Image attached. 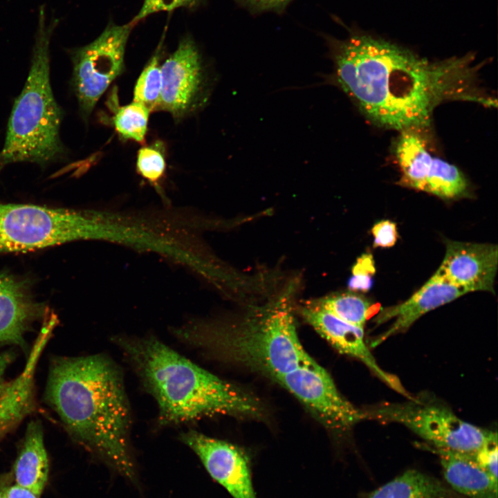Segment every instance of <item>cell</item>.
<instances>
[{"mask_svg":"<svg viewBox=\"0 0 498 498\" xmlns=\"http://www.w3.org/2000/svg\"><path fill=\"white\" fill-rule=\"evenodd\" d=\"M328 40L334 66L331 82L378 127L418 131L445 100H477L470 95L475 69L470 56L432 62L367 35Z\"/></svg>","mask_w":498,"mask_h":498,"instance_id":"cell-1","label":"cell"},{"mask_svg":"<svg viewBox=\"0 0 498 498\" xmlns=\"http://www.w3.org/2000/svg\"><path fill=\"white\" fill-rule=\"evenodd\" d=\"M45 400L70 436L120 473L131 479L130 408L122 374L104 354L55 357Z\"/></svg>","mask_w":498,"mask_h":498,"instance_id":"cell-2","label":"cell"},{"mask_svg":"<svg viewBox=\"0 0 498 498\" xmlns=\"http://www.w3.org/2000/svg\"><path fill=\"white\" fill-rule=\"evenodd\" d=\"M158 407V422L172 425L215 414L261 417L260 401L201 368L155 338H116Z\"/></svg>","mask_w":498,"mask_h":498,"instance_id":"cell-3","label":"cell"},{"mask_svg":"<svg viewBox=\"0 0 498 498\" xmlns=\"http://www.w3.org/2000/svg\"><path fill=\"white\" fill-rule=\"evenodd\" d=\"M174 333L183 342L216 359L241 365L274 381L317 363L302 346L292 311L282 300L237 324H193Z\"/></svg>","mask_w":498,"mask_h":498,"instance_id":"cell-4","label":"cell"},{"mask_svg":"<svg viewBox=\"0 0 498 498\" xmlns=\"http://www.w3.org/2000/svg\"><path fill=\"white\" fill-rule=\"evenodd\" d=\"M56 24V20L47 23L42 8L28 76L8 121L0 155L2 165L24 162L45 165L65 155L59 135L63 111L50 79V42Z\"/></svg>","mask_w":498,"mask_h":498,"instance_id":"cell-5","label":"cell"},{"mask_svg":"<svg viewBox=\"0 0 498 498\" xmlns=\"http://www.w3.org/2000/svg\"><path fill=\"white\" fill-rule=\"evenodd\" d=\"M90 212L34 204L0 202V253L24 252L95 237Z\"/></svg>","mask_w":498,"mask_h":498,"instance_id":"cell-6","label":"cell"},{"mask_svg":"<svg viewBox=\"0 0 498 498\" xmlns=\"http://www.w3.org/2000/svg\"><path fill=\"white\" fill-rule=\"evenodd\" d=\"M365 420L398 423L433 448L474 458L494 434L468 423L437 403L412 398L404 403H385L363 409Z\"/></svg>","mask_w":498,"mask_h":498,"instance_id":"cell-7","label":"cell"},{"mask_svg":"<svg viewBox=\"0 0 498 498\" xmlns=\"http://www.w3.org/2000/svg\"><path fill=\"white\" fill-rule=\"evenodd\" d=\"M109 23L92 42L72 52V86L84 118L122 73L127 44L133 28Z\"/></svg>","mask_w":498,"mask_h":498,"instance_id":"cell-8","label":"cell"},{"mask_svg":"<svg viewBox=\"0 0 498 498\" xmlns=\"http://www.w3.org/2000/svg\"><path fill=\"white\" fill-rule=\"evenodd\" d=\"M275 382L291 393L328 430L341 435L365 420L363 409L350 403L317 362L279 377Z\"/></svg>","mask_w":498,"mask_h":498,"instance_id":"cell-9","label":"cell"},{"mask_svg":"<svg viewBox=\"0 0 498 498\" xmlns=\"http://www.w3.org/2000/svg\"><path fill=\"white\" fill-rule=\"evenodd\" d=\"M394 154L403 185L448 200L468 193V183L463 172L454 165L433 156L418 131L400 132Z\"/></svg>","mask_w":498,"mask_h":498,"instance_id":"cell-10","label":"cell"},{"mask_svg":"<svg viewBox=\"0 0 498 498\" xmlns=\"http://www.w3.org/2000/svg\"><path fill=\"white\" fill-rule=\"evenodd\" d=\"M205 73L194 40L183 38L161 64V91L157 110L176 120L194 113L206 100Z\"/></svg>","mask_w":498,"mask_h":498,"instance_id":"cell-11","label":"cell"},{"mask_svg":"<svg viewBox=\"0 0 498 498\" xmlns=\"http://www.w3.org/2000/svg\"><path fill=\"white\" fill-rule=\"evenodd\" d=\"M180 439L232 498H257L250 459L241 448L192 430L183 432Z\"/></svg>","mask_w":498,"mask_h":498,"instance_id":"cell-12","label":"cell"},{"mask_svg":"<svg viewBox=\"0 0 498 498\" xmlns=\"http://www.w3.org/2000/svg\"><path fill=\"white\" fill-rule=\"evenodd\" d=\"M497 264V245L448 240L445 257L437 270L467 293H494Z\"/></svg>","mask_w":498,"mask_h":498,"instance_id":"cell-13","label":"cell"},{"mask_svg":"<svg viewBox=\"0 0 498 498\" xmlns=\"http://www.w3.org/2000/svg\"><path fill=\"white\" fill-rule=\"evenodd\" d=\"M301 314L338 351L360 360L389 387L408 399L412 398L396 376L378 365L365 343L363 328L349 324L313 303L303 306Z\"/></svg>","mask_w":498,"mask_h":498,"instance_id":"cell-14","label":"cell"},{"mask_svg":"<svg viewBox=\"0 0 498 498\" xmlns=\"http://www.w3.org/2000/svg\"><path fill=\"white\" fill-rule=\"evenodd\" d=\"M46 313V306L34 299L28 279L0 272V345L25 348V334Z\"/></svg>","mask_w":498,"mask_h":498,"instance_id":"cell-15","label":"cell"},{"mask_svg":"<svg viewBox=\"0 0 498 498\" xmlns=\"http://www.w3.org/2000/svg\"><path fill=\"white\" fill-rule=\"evenodd\" d=\"M467 293L450 282L438 270L405 302L380 310L374 320L376 325L393 320L389 327L374 338L369 347L375 348L391 336L407 330L424 314L449 303Z\"/></svg>","mask_w":498,"mask_h":498,"instance_id":"cell-16","label":"cell"},{"mask_svg":"<svg viewBox=\"0 0 498 498\" xmlns=\"http://www.w3.org/2000/svg\"><path fill=\"white\" fill-rule=\"evenodd\" d=\"M438 454L450 488L465 498H498L497 481L471 456L443 449Z\"/></svg>","mask_w":498,"mask_h":498,"instance_id":"cell-17","label":"cell"},{"mask_svg":"<svg viewBox=\"0 0 498 498\" xmlns=\"http://www.w3.org/2000/svg\"><path fill=\"white\" fill-rule=\"evenodd\" d=\"M12 474L15 483L41 496L48 479L49 461L40 421H31L27 425Z\"/></svg>","mask_w":498,"mask_h":498,"instance_id":"cell-18","label":"cell"},{"mask_svg":"<svg viewBox=\"0 0 498 498\" xmlns=\"http://www.w3.org/2000/svg\"><path fill=\"white\" fill-rule=\"evenodd\" d=\"M365 498H465L438 479L408 470L369 493Z\"/></svg>","mask_w":498,"mask_h":498,"instance_id":"cell-19","label":"cell"},{"mask_svg":"<svg viewBox=\"0 0 498 498\" xmlns=\"http://www.w3.org/2000/svg\"><path fill=\"white\" fill-rule=\"evenodd\" d=\"M313 304L349 324L363 329L371 307L365 297L352 293L331 295Z\"/></svg>","mask_w":498,"mask_h":498,"instance_id":"cell-20","label":"cell"},{"mask_svg":"<svg viewBox=\"0 0 498 498\" xmlns=\"http://www.w3.org/2000/svg\"><path fill=\"white\" fill-rule=\"evenodd\" d=\"M150 112L146 107L134 101L117 107L113 117V124L120 138L143 143Z\"/></svg>","mask_w":498,"mask_h":498,"instance_id":"cell-21","label":"cell"},{"mask_svg":"<svg viewBox=\"0 0 498 498\" xmlns=\"http://www.w3.org/2000/svg\"><path fill=\"white\" fill-rule=\"evenodd\" d=\"M160 48L155 53L139 75L133 90V101L150 111L157 110L161 91Z\"/></svg>","mask_w":498,"mask_h":498,"instance_id":"cell-22","label":"cell"},{"mask_svg":"<svg viewBox=\"0 0 498 498\" xmlns=\"http://www.w3.org/2000/svg\"><path fill=\"white\" fill-rule=\"evenodd\" d=\"M138 173L149 183L158 187L166 171L165 147L160 141L141 147L137 155Z\"/></svg>","mask_w":498,"mask_h":498,"instance_id":"cell-23","label":"cell"},{"mask_svg":"<svg viewBox=\"0 0 498 498\" xmlns=\"http://www.w3.org/2000/svg\"><path fill=\"white\" fill-rule=\"evenodd\" d=\"M201 0H144L141 8L130 21L135 26L148 15L163 11H172L178 8H194Z\"/></svg>","mask_w":498,"mask_h":498,"instance_id":"cell-24","label":"cell"},{"mask_svg":"<svg viewBox=\"0 0 498 498\" xmlns=\"http://www.w3.org/2000/svg\"><path fill=\"white\" fill-rule=\"evenodd\" d=\"M375 271L372 256L370 254L362 255L353 268V276L349 286L356 290H368L371 286L372 275Z\"/></svg>","mask_w":498,"mask_h":498,"instance_id":"cell-25","label":"cell"},{"mask_svg":"<svg viewBox=\"0 0 498 498\" xmlns=\"http://www.w3.org/2000/svg\"><path fill=\"white\" fill-rule=\"evenodd\" d=\"M497 436L494 432L474 456L476 462L494 479L497 481Z\"/></svg>","mask_w":498,"mask_h":498,"instance_id":"cell-26","label":"cell"},{"mask_svg":"<svg viewBox=\"0 0 498 498\" xmlns=\"http://www.w3.org/2000/svg\"><path fill=\"white\" fill-rule=\"evenodd\" d=\"M374 247L389 248L395 245L398 237L396 223L389 221H380L373 226Z\"/></svg>","mask_w":498,"mask_h":498,"instance_id":"cell-27","label":"cell"},{"mask_svg":"<svg viewBox=\"0 0 498 498\" xmlns=\"http://www.w3.org/2000/svg\"><path fill=\"white\" fill-rule=\"evenodd\" d=\"M243 6L255 12L263 11H281L292 0H237Z\"/></svg>","mask_w":498,"mask_h":498,"instance_id":"cell-28","label":"cell"},{"mask_svg":"<svg viewBox=\"0 0 498 498\" xmlns=\"http://www.w3.org/2000/svg\"><path fill=\"white\" fill-rule=\"evenodd\" d=\"M15 359V353L11 351L0 353V396L8 387L9 382L6 380V372Z\"/></svg>","mask_w":498,"mask_h":498,"instance_id":"cell-29","label":"cell"},{"mask_svg":"<svg viewBox=\"0 0 498 498\" xmlns=\"http://www.w3.org/2000/svg\"><path fill=\"white\" fill-rule=\"evenodd\" d=\"M6 498H39L30 490L20 486L13 481L8 485L5 491Z\"/></svg>","mask_w":498,"mask_h":498,"instance_id":"cell-30","label":"cell"},{"mask_svg":"<svg viewBox=\"0 0 498 498\" xmlns=\"http://www.w3.org/2000/svg\"><path fill=\"white\" fill-rule=\"evenodd\" d=\"M13 481L12 474H6L0 476V498H6L5 491L9 483Z\"/></svg>","mask_w":498,"mask_h":498,"instance_id":"cell-31","label":"cell"},{"mask_svg":"<svg viewBox=\"0 0 498 498\" xmlns=\"http://www.w3.org/2000/svg\"><path fill=\"white\" fill-rule=\"evenodd\" d=\"M1 166H2V165H1V161H0V167H1Z\"/></svg>","mask_w":498,"mask_h":498,"instance_id":"cell-32","label":"cell"}]
</instances>
